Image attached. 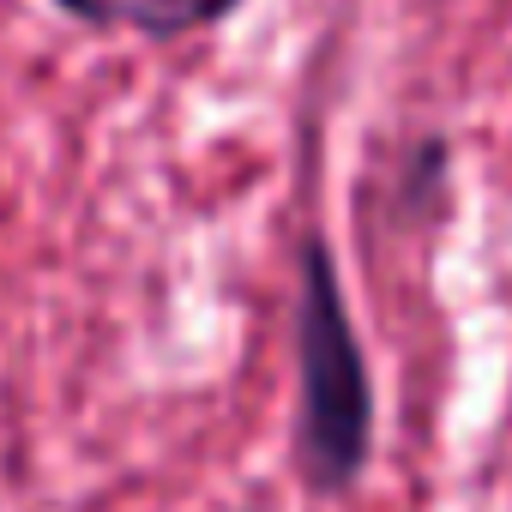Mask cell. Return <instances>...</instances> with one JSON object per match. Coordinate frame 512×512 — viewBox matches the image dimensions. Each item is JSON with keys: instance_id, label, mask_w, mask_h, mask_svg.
<instances>
[{"instance_id": "cell-3", "label": "cell", "mask_w": 512, "mask_h": 512, "mask_svg": "<svg viewBox=\"0 0 512 512\" xmlns=\"http://www.w3.org/2000/svg\"><path fill=\"white\" fill-rule=\"evenodd\" d=\"M398 211L416 229L446 223V211H452V139L446 133H422L404 151V163H398Z\"/></svg>"}, {"instance_id": "cell-2", "label": "cell", "mask_w": 512, "mask_h": 512, "mask_svg": "<svg viewBox=\"0 0 512 512\" xmlns=\"http://www.w3.org/2000/svg\"><path fill=\"white\" fill-rule=\"evenodd\" d=\"M55 7L79 25H97V31H133L145 43H181V37L229 25L247 0H55Z\"/></svg>"}, {"instance_id": "cell-1", "label": "cell", "mask_w": 512, "mask_h": 512, "mask_svg": "<svg viewBox=\"0 0 512 512\" xmlns=\"http://www.w3.org/2000/svg\"><path fill=\"white\" fill-rule=\"evenodd\" d=\"M290 350H296V422H290L296 482L314 500H344L374 464L380 398H374L368 344L350 314L338 247L320 229H308L296 247Z\"/></svg>"}]
</instances>
